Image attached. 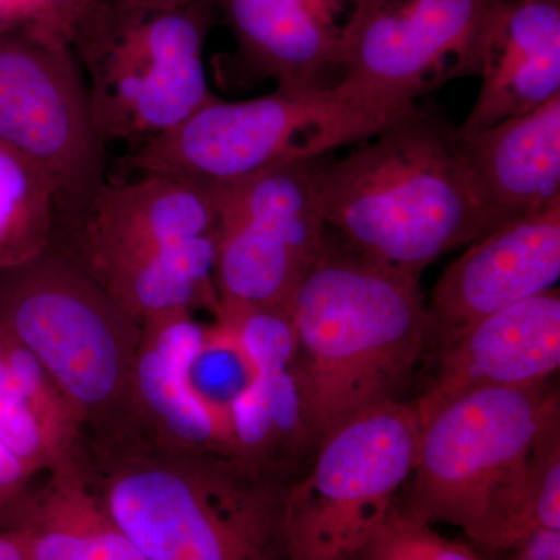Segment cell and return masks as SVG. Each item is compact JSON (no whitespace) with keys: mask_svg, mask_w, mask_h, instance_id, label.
<instances>
[{"mask_svg":"<svg viewBox=\"0 0 560 560\" xmlns=\"http://www.w3.org/2000/svg\"><path fill=\"white\" fill-rule=\"evenodd\" d=\"M0 142L50 176L58 234H69L106 178V150L70 46L0 32Z\"/></svg>","mask_w":560,"mask_h":560,"instance_id":"obj_9","label":"cell"},{"mask_svg":"<svg viewBox=\"0 0 560 560\" xmlns=\"http://www.w3.org/2000/svg\"><path fill=\"white\" fill-rule=\"evenodd\" d=\"M401 114L375 113L335 91L278 88L253 101L217 98L136 145L127 162L136 173L165 176L215 198L268 168L320 160L370 139Z\"/></svg>","mask_w":560,"mask_h":560,"instance_id":"obj_7","label":"cell"},{"mask_svg":"<svg viewBox=\"0 0 560 560\" xmlns=\"http://www.w3.org/2000/svg\"><path fill=\"white\" fill-rule=\"evenodd\" d=\"M459 150L489 232L548 208L560 200V95L459 138Z\"/></svg>","mask_w":560,"mask_h":560,"instance_id":"obj_17","label":"cell"},{"mask_svg":"<svg viewBox=\"0 0 560 560\" xmlns=\"http://www.w3.org/2000/svg\"><path fill=\"white\" fill-rule=\"evenodd\" d=\"M420 436L415 401L359 412L330 431L287 489L283 560H353L411 477Z\"/></svg>","mask_w":560,"mask_h":560,"instance_id":"obj_8","label":"cell"},{"mask_svg":"<svg viewBox=\"0 0 560 560\" xmlns=\"http://www.w3.org/2000/svg\"><path fill=\"white\" fill-rule=\"evenodd\" d=\"M316 161L268 168L217 195L219 312L290 311L329 230L313 178Z\"/></svg>","mask_w":560,"mask_h":560,"instance_id":"obj_10","label":"cell"},{"mask_svg":"<svg viewBox=\"0 0 560 560\" xmlns=\"http://www.w3.org/2000/svg\"><path fill=\"white\" fill-rule=\"evenodd\" d=\"M481 88L460 139L560 95V0H495L482 27Z\"/></svg>","mask_w":560,"mask_h":560,"instance_id":"obj_16","label":"cell"},{"mask_svg":"<svg viewBox=\"0 0 560 560\" xmlns=\"http://www.w3.org/2000/svg\"><path fill=\"white\" fill-rule=\"evenodd\" d=\"M97 445L92 481L147 560H283L289 485L275 470L136 433Z\"/></svg>","mask_w":560,"mask_h":560,"instance_id":"obj_3","label":"cell"},{"mask_svg":"<svg viewBox=\"0 0 560 560\" xmlns=\"http://www.w3.org/2000/svg\"><path fill=\"white\" fill-rule=\"evenodd\" d=\"M353 560H485L467 545L441 536L407 510L389 511Z\"/></svg>","mask_w":560,"mask_h":560,"instance_id":"obj_23","label":"cell"},{"mask_svg":"<svg viewBox=\"0 0 560 560\" xmlns=\"http://www.w3.org/2000/svg\"><path fill=\"white\" fill-rule=\"evenodd\" d=\"M140 326L60 243L0 270V330L49 372L97 444L135 431Z\"/></svg>","mask_w":560,"mask_h":560,"instance_id":"obj_6","label":"cell"},{"mask_svg":"<svg viewBox=\"0 0 560 560\" xmlns=\"http://www.w3.org/2000/svg\"><path fill=\"white\" fill-rule=\"evenodd\" d=\"M256 378V368L232 327L220 319L206 327L205 340L187 368V383L226 433L228 411Z\"/></svg>","mask_w":560,"mask_h":560,"instance_id":"obj_21","label":"cell"},{"mask_svg":"<svg viewBox=\"0 0 560 560\" xmlns=\"http://www.w3.org/2000/svg\"><path fill=\"white\" fill-rule=\"evenodd\" d=\"M493 3L368 0L335 92L396 116L448 81L478 75L482 27Z\"/></svg>","mask_w":560,"mask_h":560,"instance_id":"obj_11","label":"cell"},{"mask_svg":"<svg viewBox=\"0 0 560 560\" xmlns=\"http://www.w3.org/2000/svg\"><path fill=\"white\" fill-rule=\"evenodd\" d=\"M506 551V560H560V529L533 530Z\"/></svg>","mask_w":560,"mask_h":560,"instance_id":"obj_26","label":"cell"},{"mask_svg":"<svg viewBox=\"0 0 560 560\" xmlns=\"http://www.w3.org/2000/svg\"><path fill=\"white\" fill-rule=\"evenodd\" d=\"M219 232V205L178 180L138 173L106 178L79 224L57 243L90 275Z\"/></svg>","mask_w":560,"mask_h":560,"instance_id":"obj_14","label":"cell"},{"mask_svg":"<svg viewBox=\"0 0 560 560\" xmlns=\"http://www.w3.org/2000/svg\"><path fill=\"white\" fill-rule=\"evenodd\" d=\"M560 366V294L545 291L464 330L440 350L430 385L415 401L420 422L481 389L545 385Z\"/></svg>","mask_w":560,"mask_h":560,"instance_id":"obj_15","label":"cell"},{"mask_svg":"<svg viewBox=\"0 0 560 560\" xmlns=\"http://www.w3.org/2000/svg\"><path fill=\"white\" fill-rule=\"evenodd\" d=\"M529 530L560 529V412L545 422L533 455L528 475Z\"/></svg>","mask_w":560,"mask_h":560,"instance_id":"obj_24","label":"cell"},{"mask_svg":"<svg viewBox=\"0 0 560 560\" xmlns=\"http://www.w3.org/2000/svg\"><path fill=\"white\" fill-rule=\"evenodd\" d=\"M197 350L180 338L140 334L130 393L135 433L175 452L232 456L223 423L187 383Z\"/></svg>","mask_w":560,"mask_h":560,"instance_id":"obj_19","label":"cell"},{"mask_svg":"<svg viewBox=\"0 0 560 560\" xmlns=\"http://www.w3.org/2000/svg\"><path fill=\"white\" fill-rule=\"evenodd\" d=\"M46 474L5 522L31 534L35 560H147L106 510L79 453Z\"/></svg>","mask_w":560,"mask_h":560,"instance_id":"obj_18","label":"cell"},{"mask_svg":"<svg viewBox=\"0 0 560 560\" xmlns=\"http://www.w3.org/2000/svg\"><path fill=\"white\" fill-rule=\"evenodd\" d=\"M253 75L279 90L335 91L368 0H212Z\"/></svg>","mask_w":560,"mask_h":560,"instance_id":"obj_13","label":"cell"},{"mask_svg":"<svg viewBox=\"0 0 560 560\" xmlns=\"http://www.w3.org/2000/svg\"><path fill=\"white\" fill-rule=\"evenodd\" d=\"M215 18L212 0H90L70 49L106 147L139 145L219 98L205 65Z\"/></svg>","mask_w":560,"mask_h":560,"instance_id":"obj_5","label":"cell"},{"mask_svg":"<svg viewBox=\"0 0 560 560\" xmlns=\"http://www.w3.org/2000/svg\"><path fill=\"white\" fill-rule=\"evenodd\" d=\"M290 313L293 377L308 448L359 412L404 400L429 348L419 279L364 259L327 235Z\"/></svg>","mask_w":560,"mask_h":560,"instance_id":"obj_1","label":"cell"},{"mask_svg":"<svg viewBox=\"0 0 560 560\" xmlns=\"http://www.w3.org/2000/svg\"><path fill=\"white\" fill-rule=\"evenodd\" d=\"M90 0H0V32H24L70 46Z\"/></svg>","mask_w":560,"mask_h":560,"instance_id":"obj_25","label":"cell"},{"mask_svg":"<svg viewBox=\"0 0 560 560\" xmlns=\"http://www.w3.org/2000/svg\"><path fill=\"white\" fill-rule=\"evenodd\" d=\"M327 228L364 259L419 279L441 254L489 234L456 128L412 106L337 161H316Z\"/></svg>","mask_w":560,"mask_h":560,"instance_id":"obj_2","label":"cell"},{"mask_svg":"<svg viewBox=\"0 0 560 560\" xmlns=\"http://www.w3.org/2000/svg\"><path fill=\"white\" fill-rule=\"evenodd\" d=\"M0 560H35L31 534L18 526L0 529Z\"/></svg>","mask_w":560,"mask_h":560,"instance_id":"obj_27","label":"cell"},{"mask_svg":"<svg viewBox=\"0 0 560 560\" xmlns=\"http://www.w3.org/2000/svg\"><path fill=\"white\" fill-rule=\"evenodd\" d=\"M58 234V198L50 176L0 142V270L49 248Z\"/></svg>","mask_w":560,"mask_h":560,"instance_id":"obj_20","label":"cell"},{"mask_svg":"<svg viewBox=\"0 0 560 560\" xmlns=\"http://www.w3.org/2000/svg\"><path fill=\"white\" fill-rule=\"evenodd\" d=\"M560 278V200L511 221L448 265L427 305L429 345L444 349L464 330L545 291Z\"/></svg>","mask_w":560,"mask_h":560,"instance_id":"obj_12","label":"cell"},{"mask_svg":"<svg viewBox=\"0 0 560 560\" xmlns=\"http://www.w3.org/2000/svg\"><path fill=\"white\" fill-rule=\"evenodd\" d=\"M0 442L28 467L46 474L79 452H69L46 425L0 355Z\"/></svg>","mask_w":560,"mask_h":560,"instance_id":"obj_22","label":"cell"},{"mask_svg":"<svg viewBox=\"0 0 560 560\" xmlns=\"http://www.w3.org/2000/svg\"><path fill=\"white\" fill-rule=\"evenodd\" d=\"M558 410V393L545 385L474 390L444 405L420 422L407 511L510 550L530 533V455Z\"/></svg>","mask_w":560,"mask_h":560,"instance_id":"obj_4","label":"cell"}]
</instances>
